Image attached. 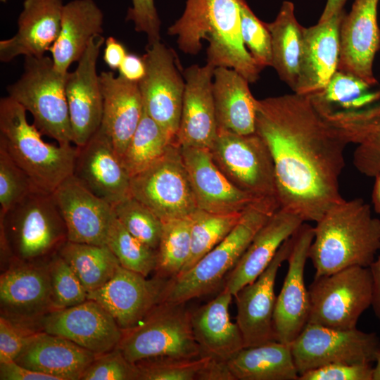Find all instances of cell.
Returning a JSON list of instances; mask_svg holds the SVG:
<instances>
[{"label": "cell", "mask_w": 380, "mask_h": 380, "mask_svg": "<svg viewBox=\"0 0 380 380\" xmlns=\"http://www.w3.org/2000/svg\"><path fill=\"white\" fill-rule=\"evenodd\" d=\"M215 67L206 63L184 71L185 86L181 118L175 143L179 146L210 149L218 127L213 93Z\"/></svg>", "instance_id": "cell-22"}, {"label": "cell", "mask_w": 380, "mask_h": 380, "mask_svg": "<svg viewBox=\"0 0 380 380\" xmlns=\"http://www.w3.org/2000/svg\"><path fill=\"white\" fill-rule=\"evenodd\" d=\"M132 6L127 12L126 20L134 23L137 32H144L148 44L160 41V20L154 0H132Z\"/></svg>", "instance_id": "cell-49"}, {"label": "cell", "mask_w": 380, "mask_h": 380, "mask_svg": "<svg viewBox=\"0 0 380 380\" xmlns=\"http://www.w3.org/2000/svg\"><path fill=\"white\" fill-rule=\"evenodd\" d=\"M313 227L308 259L315 277L352 267H369L380 249V220L362 198L344 199L329 208Z\"/></svg>", "instance_id": "cell-3"}, {"label": "cell", "mask_w": 380, "mask_h": 380, "mask_svg": "<svg viewBox=\"0 0 380 380\" xmlns=\"http://www.w3.org/2000/svg\"><path fill=\"white\" fill-rule=\"evenodd\" d=\"M68 72L57 71L49 56H25L23 73L7 87L8 96L32 114L39 131L60 145L73 144L65 93Z\"/></svg>", "instance_id": "cell-7"}, {"label": "cell", "mask_w": 380, "mask_h": 380, "mask_svg": "<svg viewBox=\"0 0 380 380\" xmlns=\"http://www.w3.org/2000/svg\"><path fill=\"white\" fill-rule=\"evenodd\" d=\"M374 362L376 364L375 366L373 367L372 380H380V342Z\"/></svg>", "instance_id": "cell-57"}, {"label": "cell", "mask_w": 380, "mask_h": 380, "mask_svg": "<svg viewBox=\"0 0 380 380\" xmlns=\"http://www.w3.org/2000/svg\"><path fill=\"white\" fill-rule=\"evenodd\" d=\"M80 380H139V371L137 365L116 348L96 355Z\"/></svg>", "instance_id": "cell-47"}, {"label": "cell", "mask_w": 380, "mask_h": 380, "mask_svg": "<svg viewBox=\"0 0 380 380\" xmlns=\"http://www.w3.org/2000/svg\"><path fill=\"white\" fill-rule=\"evenodd\" d=\"M122 225L139 241L157 250L163 231V221L132 196L113 206Z\"/></svg>", "instance_id": "cell-42"}, {"label": "cell", "mask_w": 380, "mask_h": 380, "mask_svg": "<svg viewBox=\"0 0 380 380\" xmlns=\"http://www.w3.org/2000/svg\"><path fill=\"white\" fill-rule=\"evenodd\" d=\"M373 283L372 307L376 317L380 319V255L369 265Z\"/></svg>", "instance_id": "cell-54"}, {"label": "cell", "mask_w": 380, "mask_h": 380, "mask_svg": "<svg viewBox=\"0 0 380 380\" xmlns=\"http://www.w3.org/2000/svg\"><path fill=\"white\" fill-rule=\"evenodd\" d=\"M58 253L71 267L87 293L106 284L120 265L107 245L68 240Z\"/></svg>", "instance_id": "cell-37"}, {"label": "cell", "mask_w": 380, "mask_h": 380, "mask_svg": "<svg viewBox=\"0 0 380 380\" xmlns=\"http://www.w3.org/2000/svg\"><path fill=\"white\" fill-rule=\"evenodd\" d=\"M32 334L0 317V363L15 360L26 337Z\"/></svg>", "instance_id": "cell-50"}, {"label": "cell", "mask_w": 380, "mask_h": 380, "mask_svg": "<svg viewBox=\"0 0 380 380\" xmlns=\"http://www.w3.org/2000/svg\"><path fill=\"white\" fill-rule=\"evenodd\" d=\"M292 243L291 236L281 246L267 267L234 295L237 310L236 322L245 347L276 341L273 324L277 299L274 284L279 267L287 260Z\"/></svg>", "instance_id": "cell-18"}, {"label": "cell", "mask_w": 380, "mask_h": 380, "mask_svg": "<svg viewBox=\"0 0 380 380\" xmlns=\"http://www.w3.org/2000/svg\"><path fill=\"white\" fill-rule=\"evenodd\" d=\"M255 132L274 163L279 208L317 222L344 200L339 179L348 141L310 96L296 93L258 100Z\"/></svg>", "instance_id": "cell-1"}, {"label": "cell", "mask_w": 380, "mask_h": 380, "mask_svg": "<svg viewBox=\"0 0 380 380\" xmlns=\"http://www.w3.org/2000/svg\"><path fill=\"white\" fill-rule=\"evenodd\" d=\"M304 222L300 217L279 208L262 226L227 274L223 288L234 295L253 281L270 265L281 246Z\"/></svg>", "instance_id": "cell-28"}, {"label": "cell", "mask_w": 380, "mask_h": 380, "mask_svg": "<svg viewBox=\"0 0 380 380\" xmlns=\"http://www.w3.org/2000/svg\"><path fill=\"white\" fill-rule=\"evenodd\" d=\"M103 94V117L101 126L109 136L121 160L144 113L138 82L112 71L99 75Z\"/></svg>", "instance_id": "cell-29"}, {"label": "cell", "mask_w": 380, "mask_h": 380, "mask_svg": "<svg viewBox=\"0 0 380 380\" xmlns=\"http://www.w3.org/2000/svg\"><path fill=\"white\" fill-rule=\"evenodd\" d=\"M167 32L177 37L182 51L191 55L198 53L202 41L208 40V63L232 68L249 83L258 80L262 70L243 42L237 0H186L182 15Z\"/></svg>", "instance_id": "cell-2"}, {"label": "cell", "mask_w": 380, "mask_h": 380, "mask_svg": "<svg viewBox=\"0 0 380 380\" xmlns=\"http://www.w3.org/2000/svg\"><path fill=\"white\" fill-rule=\"evenodd\" d=\"M379 342L374 332L308 323L291 343V348L300 375L334 363L371 364L375 360Z\"/></svg>", "instance_id": "cell-13"}, {"label": "cell", "mask_w": 380, "mask_h": 380, "mask_svg": "<svg viewBox=\"0 0 380 380\" xmlns=\"http://www.w3.org/2000/svg\"><path fill=\"white\" fill-rule=\"evenodd\" d=\"M174 143L167 132L144 111L121 162L130 177L144 170L167 151Z\"/></svg>", "instance_id": "cell-38"}, {"label": "cell", "mask_w": 380, "mask_h": 380, "mask_svg": "<svg viewBox=\"0 0 380 380\" xmlns=\"http://www.w3.org/2000/svg\"><path fill=\"white\" fill-rule=\"evenodd\" d=\"M266 25L271 34L272 64L280 79L294 91L299 71L303 30L291 1H284L275 20Z\"/></svg>", "instance_id": "cell-36"}, {"label": "cell", "mask_w": 380, "mask_h": 380, "mask_svg": "<svg viewBox=\"0 0 380 380\" xmlns=\"http://www.w3.org/2000/svg\"><path fill=\"white\" fill-rule=\"evenodd\" d=\"M127 54L123 44L113 37H108L105 40L103 61L111 70H118Z\"/></svg>", "instance_id": "cell-53"}, {"label": "cell", "mask_w": 380, "mask_h": 380, "mask_svg": "<svg viewBox=\"0 0 380 380\" xmlns=\"http://www.w3.org/2000/svg\"><path fill=\"white\" fill-rule=\"evenodd\" d=\"M350 72L337 70L320 91L308 95L326 118L348 115L380 100V87Z\"/></svg>", "instance_id": "cell-34"}, {"label": "cell", "mask_w": 380, "mask_h": 380, "mask_svg": "<svg viewBox=\"0 0 380 380\" xmlns=\"http://www.w3.org/2000/svg\"><path fill=\"white\" fill-rule=\"evenodd\" d=\"M130 193L163 222L189 216L198 209L180 146L175 143L153 164L131 177Z\"/></svg>", "instance_id": "cell-11"}, {"label": "cell", "mask_w": 380, "mask_h": 380, "mask_svg": "<svg viewBox=\"0 0 380 380\" xmlns=\"http://www.w3.org/2000/svg\"><path fill=\"white\" fill-rule=\"evenodd\" d=\"M243 212L215 213L198 208L193 212L189 215L191 222V253L180 273L190 269L220 243L237 224Z\"/></svg>", "instance_id": "cell-40"}, {"label": "cell", "mask_w": 380, "mask_h": 380, "mask_svg": "<svg viewBox=\"0 0 380 380\" xmlns=\"http://www.w3.org/2000/svg\"><path fill=\"white\" fill-rule=\"evenodd\" d=\"M371 364L334 363L306 371L298 380H372Z\"/></svg>", "instance_id": "cell-48"}, {"label": "cell", "mask_w": 380, "mask_h": 380, "mask_svg": "<svg viewBox=\"0 0 380 380\" xmlns=\"http://www.w3.org/2000/svg\"><path fill=\"white\" fill-rule=\"evenodd\" d=\"M1 253L23 261L46 260L68 240L52 194L34 191L0 213Z\"/></svg>", "instance_id": "cell-6"}, {"label": "cell", "mask_w": 380, "mask_h": 380, "mask_svg": "<svg viewBox=\"0 0 380 380\" xmlns=\"http://www.w3.org/2000/svg\"><path fill=\"white\" fill-rule=\"evenodd\" d=\"M347 0H327L319 22H324L343 11Z\"/></svg>", "instance_id": "cell-55"}, {"label": "cell", "mask_w": 380, "mask_h": 380, "mask_svg": "<svg viewBox=\"0 0 380 380\" xmlns=\"http://www.w3.org/2000/svg\"><path fill=\"white\" fill-rule=\"evenodd\" d=\"M180 148L198 209L215 213H242L261 200L234 186L217 167L209 149Z\"/></svg>", "instance_id": "cell-23"}, {"label": "cell", "mask_w": 380, "mask_h": 380, "mask_svg": "<svg viewBox=\"0 0 380 380\" xmlns=\"http://www.w3.org/2000/svg\"><path fill=\"white\" fill-rule=\"evenodd\" d=\"M131 362L201 356L185 303H160L136 327L122 331L117 347Z\"/></svg>", "instance_id": "cell-8"}, {"label": "cell", "mask_w": 380, "mask_h": 380, "mask_svg": "<svg viewBox=\"0 0 380 380\" xmlns=\"http://www.w3.org/2000/svg\"><path fill=\"white\" fill-rule=\"evenodd\" d=\"M96 355L64 337L44 331L29 334L18 364L58 380H80Z\"/></svg>", "instance_id": "cell-27"}, {"label": "cell", "mask_w": 380, "mask_h": 380, "mask_svg": "<svg viewBox=\"0 0 380 380\" xmlns=\"http://www.w3.org/2000/svg\"><path fill=\"white\" fill-rule=\"evenodd\" d=\"M63 6L62 0H25L17 32L0 42V61L44 56L58 36Z\"/></svg>", "instance_id": "cell-26"}, {"label": "cell", "mask_w": 380, "mask_h": 380, "mask_svg": "<svg viewBox=\"0 0 380 380\" xmlns=\"http://www.w3.org/2000/svg\"><path fill=\"white\" fill-rule=\"evenodd\" d=\"M142 58L146 73L138 84L144 110L175 143L185 86L178 61L173 51L160 41L148 44Z\"/></svg>", "instance_id": "cell-14"}, {"label": "cell", "mask_w": 380, "mask_h": 380, "mask_svg": "<svg viewBox=\"0 0 380 380\" xmlns=\"http://www.w3.org/2000/svg\"><path fill=\"white\" fill-rule=\"evenodd\" d=\"M26 110L9 97L0 100V146L25 172L37 191L53 194L72 175L77 148L54 145L27 120Z\"/></svg>", "instance_id": "cell-4"}, {"label": "cell", "mask_w": 380, "mask_h": 380, "mask_svg": "<svg viewBox=\"0 0 380 380\" xmlns=\"http://www.w3.org/2000/svg\"><path fill=\"white\" fill-rule=\"evenodd\" d=\"M212 357L195 358L159 357L135 363L139 380H201Z\"/></svg>", "instance_id": "cell-43"}, {"label": "cell", "mask_w": 380, "mask_h": 380, "mask_svg": "<svg viewBox=\"0 0 380 380\" xmlns=\"http://www.w3.org/2000/svg\"><path fill=\"white\" fill-rule=\"evenodd\" d=\"M77 148L72 175L84 186L112 206L131 196V177L101 126Z\"/></svg>", "instance_id": "cell-20"}, {"label": "cell", "mask_w": 380, "mask_h": 380, "mask_svg": "<svg viewBox=\"0 0 380 380\" xmlns=\"http://www.w3.org/2000/svg\"><path fill=\"white\" fill-rule=\"evenodd\" d=\"M37 191L25 172L0 146V213H4Z\"/></svg>", "instance_id": "cell-46"}, {"label": "cell", "mask_w": 380, "mask_h": 380, "mask_svg": "<svg viewBox=\"0 0 380 380\" xmlns=\"http://www.w3.org/2000/svg\"><path fill=\"white\" fill-rule=\"evenodd\" d=\"M2 3H6L8 0H0Z\"/></svg>", "instance_id": "cell-58"}, {"label": "cell", "mask_w": 380, "mask_h": 380, "mask_svg": "<svg viewBox=\"0 0 380 380\" xmlns=\"http://www.w3.org/2000/svg\"><path fill=\"white\" fill-rule=\"evenodd\" d=\"M70 241L106 245L115 217L113 207L84 186L72 175L52 194Z\"/></svg>", "instance_id": "cell-21"}, {"label": "cell", "mask_w": 380, "mask_h": 380, "mask_svg": "<svg viewBox=\"0 0 380 380\" xmlns=\"http://www.w3.org/2000/svg\"><path fill=\"white\" fill-rule=\"evenodd\" d=\"M288 270L277 297L273 317L276 341L291 344L308 323L310 302L305 267L314 238L313 227L303 222L292 235Z\"/></svg>", "instance_id": "cell-15"}, {"label": "cell", "mask_w": 380, "mask_h": 380, "mask_svg": "<svg viewBox=\"0 0 380 380\" xmlns=\"http://www.w3.org/2000/svg\"><path fill=\"white\" fill-rule=\"evenodd\" d=\"M37 331L68 338L96 355L115 349L122 336L113 316L91 299L49 312L39 322Z\"/></svg>", "instance_id": "cell-16"}, {"label": "cell", "mask_w": 380, "mask_h": 380, "mask_svg": "<svg viewBox=\"0 0 380 380\" xmlns=\"http://www.w3.org/2000/svg\"><path fill=\"white\" fill-rule=\"evenodd\" d=\"M379 0H355L345 14L340 30V57L338 70L353 74L376 85L373 62L380 49V29L377 21Z\"/></svg>", "instance_id": "cell-24"}, {"label": "cell", "mask_w": 380, "mask_h": 380, "mask_svg": "<svg viewBox=\"0 0 380 380\" xmlns=\"http://www.w3.org/2000/svg\"><path fill=\"white\" fill-rule=\"evenodd\" d=\"M349 144H356L353 163L361 174L380 173V103L343 116L337 124Z\"/></svg>", "instance_id": "cell-35"}, {"label": "cell", "mask_w": 380, "mask_h": 380, "mask_svg": "<svg viewBox=\"0 0 380 380\" xmlns=\"http://www.w3.org/2000/svg\"><path fill=\"white\" fill-rule=\"evenodd\" d=\"M374 184L372 193V203L374 210L380 214V173L374 177Z\"/></svg>", "instance_id": "cell-56"}, {"label": "cell", "mask_w": 380, "mask_h": 380, "mask_svg": "<svg viewBox=\"0 0 380 380\" xmlns=\"http://www.w3.org/2000/svg\"><path fill=\"white\" fill-rule=\"evenodd\" d=\"M106 245L124 268L145 277L155 271L157 250L148 247L132 236L116 217L109 229Z\"/></svg>", "instance_id": "cell-41"}, {"label": "cell", "mask_w": 380, "mask_h": 380, "mask_svg": "<svg viewBox=\"0 0 380 380\" xmlns=\"http://www.w3.org/2000/svg\"><path fill=\"white\" fill-rule=\"evenodd\" d=\"M279 208L275 198L261 199L249 206L220 243L190 269L167 280L160 303H186L214 291L236 265L258 231Z\"/></svg>", "instance_id": "cell-5"}, {"label": "cell", "mask_w": 380, "mask_h": 380, "mask_svg": "<svg viewBox=\"0 0 380 380\" xmlns=\"http://www.w3.org/2000/svg\"><path fill=\"white\" fill-rule=\"evenodd\" d=\"M105 40L101 34L94 36L75 70L67 75L65 93L76 146L85 144L101 125L103 99L96 62Z\"/></svg>", "instance_id": "cell-17"}, {"label": "cell", "mask_w": 380, "mask_h": 380, "mask_svg": "<svg viewBox=\"0 0 380 380\" xmlns=\"http://www.w3.org/2000/svg\"><path fill=\"white\" fill-rule=\"evenodd\" d=\"M49 258H13L0 277L1 316L31 333L38 331L40 320L53 310Z\"/></svg>", "instance_id": "cell-12"}, {"label": "cell", "mask_w": 380, "mask_h": 380, "mask_svg": "<svg viewBox=\"0 0 380 380\" xmlns=\"http://www.w3.org/2000/svg\"><path fill=\"white\" fill-rule=\"evenodd\" d=\"M167 279H147L120 265L100 289L88 293L87 299L100 303L122 331L138 325L160 303Z\"/></svg>", "instance_id": "cell-19"}, {"label": "cell", "mask_w": 380, "mask_h": 380, "mask_svg": "<svg viewBox=\"0 0 380 380\" xmlns=\"http://www.w3.org/2000/svg\"><path fill=\"white\" fill-rule=\"evenodd\" d=\"M345 12L303 27L302 51L294 93L312 95L322 90L338 70L340 30Z\"/></svg>", "instance_id": "cell-25"}, {"label": "cell", "mask_w": 380, "mask_h": 380, "mask_svg": "<svg viewBox=\"0 0 380 380\" xmlns=\"http://www.w3.org/2000/svg\"><path fill=\"white\" fill-rule=\"evenodd\" d=\"M119 75L127 80L139 82L145 75L146 65L143 58L127 53L118 68Z\"/></svg>", "instance_id": "cell-52"}, {"label": "cell", "mask_w": 380, "mask_h": 380, "mask_svg": "<svg viewBox=\"0 0 380 380\" xmlns=\"http://www.w3.org/2000/svg\"><path fill=\"white\" fill-rule=\"evenodd\" d=\"M209 151L217 167L237 188L256 198L277 200L272 158L256 132L240 134L218 129Z\"/></svg>", "instance_id": "cell-10"}, {"label": "cell", "mask_w": 380, "mask_h": 380, "mask_svg": "<svg viewBox=\"0 0 380 380\" xmlns=\"http://www.w3.org/2000/svg\"><path fill=\"white\" fill-rule=\"evenodd\" d=\"M190 216L163 222L155 276L170 279L182 271L191 253Z\"/></svg>", "instance_id": "cell-39"}, {"label": "cell", "mask_w": 380, "mask_h": 380, "mask_svg": "<svg viewBox=\"0 0 380 380\" xmlns=\"http://www.w3.org/2000/svg\"><path fill=\"white\" fill-rule=\"evenodd\" d=\"M308 291V323L337 329L356 328L360 316L372 303L369 267L352 266L315 277Z\"/></svg>", "instance_id": "cell-9"}, {"label": "cell", "mask_w": 380, "mask_h": 380, "mask_svg": "<svg viewBox=\"0 0 380 380\" xmlns=\"http://www.w3.org/2000/svg\"><path fill=\"white\" fill-rule=\"evenodd\" d=\"M103 13L94 0L64 4L58 36L49 49L57 71L65 74L81 58L90 39L103 32Z\"/></svg>", "instance_id": "cell-31"}, {"label": "cell", "mask_w": 380, "mask_h": 380, "mask_svg": "<svg viewBox=\"0 0 380 380\" xmlns=\"http://www.w3.org/2000/svg\"><path fill=\"white\" fill-rule=\"evenodd\" d=\"M234 380H298L291 344L274 341L245 347L227 361Z\"/></svg>", "instance_id": "cell-33"}, {"label": "cell", "mask_w": 380, "mask_h": 380, "mask_svg": "<svg viewBox=\"0 0 380 380\" xmlns=\"http://www.w3.org/2000/svg\"><path fill=\"white\" fill-rule=\"evenodd\" d=\"M248 84L232 68H215L213 93L218 129L240 134L255 132L258 99Z\"/></svg>", "instance_id": "cell-32"}, {"label": "cell", "mask_w": 380, "mask_h": 380, "mask_svg": "<svg viewBox=\"0 0 380 380\" xmlns=\"http://www.w3.org/2000/svg\"><path fill=\"white\" fill-rule=\"evenodd\" d=\"M48 264L53 310L72 307L87 300V291L58 252L49 258Z\"/></svg>", "instance_id": "cell-44"}, {"label": "cell", "mask_w": 380, "mask_h": 380, "mask_svg": "<svg viewBox=\"0 0 380 380\" xmlns=\"http://www.w3.org/2000/svg\"><path fill=\"white\" fill-rule=\"evenodd\" d=\"M232 297L223 288L215 298L191 311L194 336L202 355L227 361L245 348L237 323L230 319L229 310Z\"/></svg>", "instance_id": "cell-30"}, {"label": "cell", "mask_w": 380, "mask_h": 380, "mask_svg": "<svg viewBox=\"0 0 380 380\" xmlns=\"http://www.w3.org/2000/svg\"><path fill=\"white\" fill-rule=\"evenodd\" d=\"M1 380H58L56 377L30 369L14 360L0 363Z\"/></svg>", "instance_id": "cell-51"}, {"label": "cell", "mask_w": 380, "mask_h": 380, "mask_svg": "<svg viewBox=\"0 0 380 380\" xmlns=\"http://www.w3.org/2000/svg\"><path fill=\"white\" fill-rule=\"evenodd\" d=\"M237 1L240 11L241 33L246 49L261 70L272 66L271 34L266 23L254 14L246 0Z\"/></svg>", "instance_id": "cell-45"}]
</instances>
